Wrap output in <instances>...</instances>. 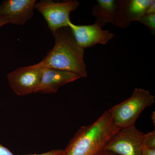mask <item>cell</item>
Listing matches in <instances>:
<instances>
[{"label": "cell", "mask_w": 155, "mask_h": 155, "mask_svg": "<svg viewBox=\"0 0 155 155\" xmlns=\"http://www.w3.org/2000/svg\"><path fill=\"white\" fill-rule=\"evenodd\" d=\"M35 0H6L0 5V17L8 19L9 23L23 25L32 18Z\"/></svg>", "instance_id": "ba28073f"}, {"label": "cell", "mask_w": 155, "mask_h": 155, "mask_svg": "<svg viewBox=\"0 0 155 155\" xmlns=\"http://www.w3.org/2000/svg\"><path fill=\"white\" fill-rule=\"evenodd\" d=\"M0 155H14L10 150L0 143Z\"/></svg>", "instance_id": "e0dca14e"}, {"label": "cell", "mask_w": 155, "mask_h": 155, "mask_svg": "<svg viewBox=\"0 0 155 155\" xmlns=\"http://www.w3.org/2000/svg\"><path fill=\"white\" fill-rule=\"evenodd\" d=\"M138 21L146 25L153 33L155 34V14L144 15Z\"/></svg>", "instance_id": "7c38bea8"}, {"label": "cell", "mask_w": 155, "mask_h": 155, "mask_svg": "<svg viewBox=\"0 0 155 155\" xmlns=\"http://www.w3.org/2000/svg\"><path fill=\"white\" fill-rule=\"evenodd\" d=\"M96 155H118L114 153L110 152L108 151L105 150H103L101 151L100 152L98 153Z\"/></svg>", "instance_id": "d6986e66"}, {"label": "cell", "mask_w": 155, "mask_h": 155, "mask_svg": "<svg viewBox=\"0 0 155 155\" xmlns=\"http://www.w3.org/2000/svg\"><path fill=\"white\" fill-rule=\"evenodd\" d=\"M80 3L76 0L55 2L43 0L36 2L34 8L42 14L52 34L58 29L68 27L70 13L76 10Z\"/></svg>", "instance_id": "277c9868"}, {"label": "cell", "mask_w": 155, "mask_h": 155, "mask_svg": "<svg viewBox=\"0 0 155 155\" xmlns=\"http://www.w3.org/2000/svg\"><path fill=\"white\" fill-rule=\"evenodd\" d=\"M144 134L135 126L119 129L111 137L104 150L118 155H141Z\"/></svg>", "instance_id": "5b68a950"}, {"label": "cell", "mask_w": 155, "mask_h": 155, "mask_svg": "<svg viewBox=\"0 0 155 155\" xmlns=\"http://www.w3.org/2000/svg\"><path fill=\"white\" fill-rule=\"evenodd\" d=\"M141 155H155V149L143 146Z\"/></svg>", "instance_id": "2e32d148"}, {"label": "cell", "mask_w": 155, "mask_h": 155, "mask_svg": "<svg viewBox=\"0 0 155 155\" xmlns=\"http://www.w3.org/2000/svg\"><path fill=\"white\" fill-rule=\"evenodd\" d=\"M8 23H9V21L7 18L5 17H0V27Z\"/></svg>", "instance_id": "ac0fdd59"}, {"label": "cell", "mask_w": 155, "mask_h": 155, "mask_svg": "<svg viewBox=\"0 0 155 155\" xmlns=\"http://www.w3.org/2000/svg\"><path fill=\"white\" fill-rule=\"evenodd\" d=\"M143 146L155 149V130L145 134L143 140Z\"/></svg>", "instance_id": "4fadbf2b"}, {"label": "cell", "mask_w": 155, "mask_h": 155, "mask_svg": "<svg viewBox=\"0 0 155 155\" xmlns=\"http://www.w3.org/2000/svg\"><path fill=\"white\" fill-rule=\"evenodd\" d=\"M119 129L106 111L93 123L80 127L64 149L66 155H96Z\"/></svg>", "instance_id": "7a4b0ae2"}, {"label": "cell", "mask_w": 155, "mask_h": 155, "mask_svg": "<svg viewBox=\"0 0 155 155\" xmlns=\"http://www.w3.org/2000/svg\"><path fill=\"white\" fill-rule=\"evenodd\" d=\"M155 14V1L151 0L150 4L148 7L145 15Z\"/></svg>", "instance_id": "9a60e30c"}, {"label": "cell", "mask_w": 155, "mask_h": 155, "mask_svg": "<svg viewBox=\"0 0 155 155\" xmlns=\"http://www.w3.org/2000/svg\"><path fill=\"white\" fill-rule=\"evenodd\" d=\"M42 68L41 80L35 93H55L63 85L81 78L68 71L49 67Z\"/></svg>", "instance_id": "9c48e42d"}, {"label": "cell", "mask_w": 155, "mask_h": 155, "mask_svg": "<svg viewBox=\"0 0 155 155\" xmlns=\"http://www.w3.org/2000/svg\"><path fill=\"white\" fill-rule=\"evenodd\" d=\"M22 155H66V151L65 150H53L43 153Z\"/></svg>", "instance_id": "5bb4252c"}, {"label": "cell", "mask_w": 155, "mask_h": 155, "mask_svg": "<svg viewBox=\"0 0 155 155\" xmlns=\"http://www.w3.org/2000/svg\"><path fill=\"white\" fill-rule=\"evenodd\" d=\"M118 1L97 0L92 8V14L96 18L95 23L103 28L107 23L115 24Z\"/></svg>", "instance_id": "8fae6325"}, {"label": "cell", "mask_w": 155, "mask_h": 155, "mask_svg": "<svg viewBox=\"0 0 155 155\" xmlns=\"http://www.w3.org/2000/svg\"><path fill=\"white\" fill-rule=\"evenodd\" d=\"M53 35L55 40L54 47L35 66L60 69L75 73L81 78L86 77V65L84 59V49L77 44L70 28H60Z\"/></svg>", "instance_id": "6da1fadb"}, {"label": "cell", "mask_w": 155, "mask_h": 155, "mask_svg": "<svg viewBox=\"0 0 155 155\" xmlns=\"http://www.w3.org/2000/svg\"><path fill=\"white\" fill-rule=\"evenodd\" d=\"M152 118L153 122L154 124L155 125V112H153V113L152 116Z\"/></svg>", "instance_id": "ffe728a7"}, {"label": "cell", "mask_w": 155, "mask_h": 155, "mask_svg": "<svg viewBox=\"0 0 155 155\" xmlns=\"http://www.w3.org/2000/svg\"><path fill=\"white\" fill-rule=\"evenodd\" d=\"M68 27L77 44L84 49L97 44L105 45L114 37V33L103 30L95 23L91 25H76L70 21Z\"/></svg>", "instance_id": "52a82bcc"}, {"label": "cell", "mask_w": 155, "mask_h": 155, "mask_svg": "<svg viewBox=\"0 0 155 155\" xmlns=\"http://www.w3.org/2000/svg\"><path fill=\"white\" fill-rule=\"evenodd\" d=\"M154 103L155 97L148 91L135 88L130 97L114 106L109 110L115 125L122 129L135 126L142 112Z\"/></svg>", "instance_id": "3957f363"}, {"label": "cell", "mask_w": 155, "mask_h": 155, "mask_svg": "<svg viewBox=\"0 0 155 155\" xmlns=\"http://www.w3.org/2000/svg\"><path fill=\"white\" fill-rule=\"evenodd\" d=\"M151 0L118 1L116 22L114 25L125 28L133 21H138L145 14Z\"/></svg>", "instance_id": "30bf717a"}, {"label": "cell", "mask_w": 155, "mask_h": 155, "mask_svg": "<svg viewBox=\"0 0 155 155\" xmlns=\"http://www.w3.org/2000/svg\"><path fill=\"white\" fill-rule=\"evenodd\" d=\"M42 72V68L35 65L20 67L8 75L9 86L19 96L35 93L38 88Z\"/></svg>", "instance_id": "8992f818"}]
</instances>
